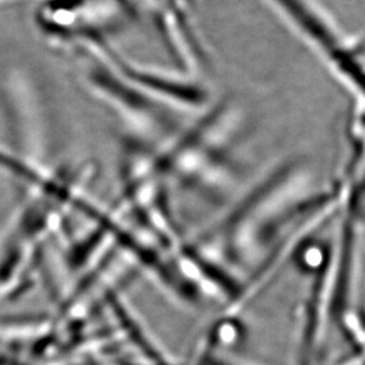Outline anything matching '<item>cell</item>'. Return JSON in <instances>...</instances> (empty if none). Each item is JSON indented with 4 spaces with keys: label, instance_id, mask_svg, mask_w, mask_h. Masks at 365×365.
<instances>
[{
    "label": "cell",
    "instance_id": "obj_1",
    "mask_svg": "<svg viewBox=\"0 0 365 365\" xmlns=\"http://www.w3.org/2000/svg\"><path fill=\"white\" fill-rule=\"evenodd\" d=\"M307 173L289 163L277 169L247 197L227 225L228 248L234 260L254 264L257 253L262 254L264 243L272 245L277 230L291 227L306 211L323 198L309 196ZM279 235V232H277Z\"/></svg>",
    "mask_w": 365,
    "mask_h": 365
},
{
    "label": "cell",
    "instance_id": "obj_2",
    "mask_svg": "<svg viewBox=\"0 0 365 365\" xmlns=\"http://www.w3.org/2000/svg\"><path fill=\"white\" fill-rule=\"evenodd\" d=\"M91 53L108 64L135 88L160 106L200 109L209 103V91L189 75H177L133 63L116 53L108 44L100 46Z\"/></svg>",
    "mask_w": 365,
    "mask_h": 365
},
{
    "label": "cell",
    "instance_id": "obj_3",
    "mask_svg": "<svg viewBox=\"0 0 365 365\" xmlns=\"http://www.w3.org/2000/svg\"><path fill=\"white\" fill-rule=\"evenodd\" d=\"M86 82L100 100L140 130H160L169 123V120L164 118L162 106L135 88L102 61L98 60L88 68Z\"/></svg>",
    "mask_w": 365,
    "mask_h": 365
}]
</instances>
